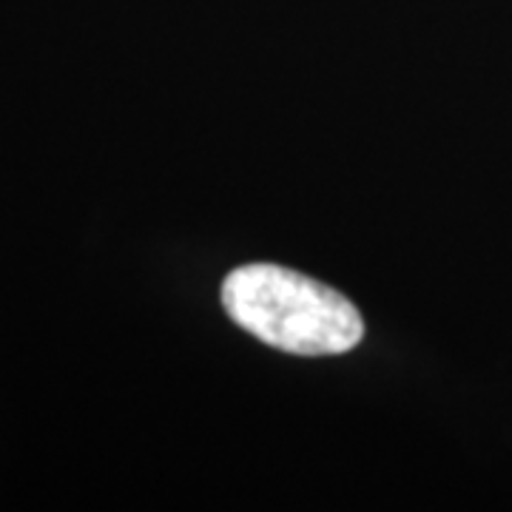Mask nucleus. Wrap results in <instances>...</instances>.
Returning <instances> with one entry per match:
<instances>
[{
  "instance_id": "f257e3e1",
  "label": "nucleus",
  "mask_w": 512,
  "mask_h": 512,
  "mask_svg": "<svg viewBox=\"0 0 512 512\" xmlns=\"http://www.w3.org/2000/svg\"><path fill=\"white\" fill-rule=\"evenodd\" d=\"M222 308L254 339L296 356H339L365 336L348 296L279 265H242L222 282Z\"/></svg>"
}]
</instances>
